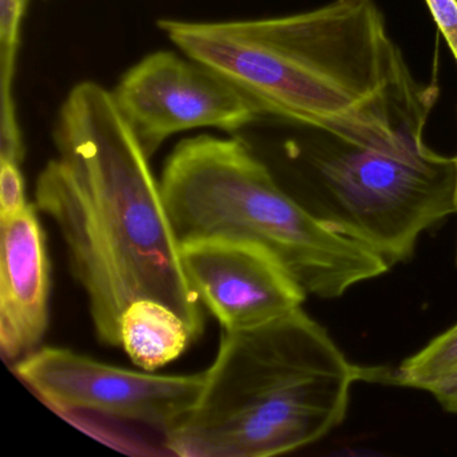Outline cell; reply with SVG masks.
Instances as JSON below:
<instances>
[{"label": "cell", "instance_id": "cell-14", "mask_svg": "<svg viewBox=\"0 0 457 457\" xmlns=\"http://www.w3.org/2000/svg\"><path fill=\"white\" fill-rule=\"evenodd\" d=\"M430 14L457 61V0H425Z\"/></svg>", "mask_w": 457, "mask_h": 457}, {"label": "cell", "instance_id": "cell-16", "mask_svg": "<svg viewBox=\"0 0 457 457\" xmlns=\"http://www.w3.org/2000/svg\"><path fill=\"white\" fill-rule=\"evenodd\" d=\"M456 162H457V156H456ZM456 263H457V253H456Z\"/></svg>", "mask_w": 457, "mask_h": 457}, {"label": "cell", "instance_id": "cell-7", "mask_svg": "<svg viewBox=\"0 0 457 457\" xmlns=\"http://www.w3.org/2000/svg\"><path fill=\"white\" fill-rule=\"evenodd\" d=\"M111 92L148 157L179 133L203 128L237 133L262 117L223 77L170 50L138 61Z\"/></svg>", "mask_w": 457, "mask_h": 457}, {"label": "cell", "instance_id": "cell-12", "mask_svg": "<svg viewBox=\"0 0 457 457\" xmlns=\"http://www.w3.org/2000/svg\"><path fill=\"white\" fill-rule=\"evenodd\" d=\"M457 379V325L436 337L424 349L401 363L392 381L430 390Z\"/></svg>", "mask_w": 457, "mask_h": 457}, {"label": "cell", "instance_id": "cell-15", "mask_svg": "<svg viewBox=\"0 0 457 457\" xmlns=\"http://www.w3.org/2000/svg\"><path fill=\"white\" fill-rule=\"evenodd\" d=\"M445 411L457 414V379L430 390Z\"/></svg>", "mask_w": 457, "mask_h": 457}, {"label": "cell", "instance_id": "cell-4", "mask_svg": "<svg viewBox=\"0 0 457 457\" xmlns=\"http://www.w3.org/2000/svg\"><path fill=\"white\" fill-rule=\"evenodd\" d=\"M162 199L179 240L229 237L267 248L307 295L338 298L389 270L296 203L240 136L186 138L165 162Z\"/></svg>", "mask_w": 457, "mask_h": 457}, {"label": "cell", "instance_id": "cell-6", "mask_svg": "<svg viewBox=\"0 0 457 457\" xmlns=\"http://www.w3.org/2000/svg\"><path fill=\"white\" fill-rule=\"evenodd\" d=\"M14 373L45 405L84 432L103 440L108 425L140 427L152 430L167 451L170 433L191 413L204 384V371H133L49 346L17 361Z\"/></svg>", "mask_w": 457, "mask_h": 457}, {"label": "cell", "instance_id": "cell-2", "mask_svg": "<svg viewBox=\"0 0 457 457\" xmlns=\"http://www.w3.org/2000/svg\"><path fill=\"white\" fill-rule=\"evenodd\" d=\"M57 157L37 179L36 205L54 220L69 267L89 301L96 334L121 347L122 314L154 299L200 338L204 317L154 179L148 154L111 90L82 81L69 92L54 128Z\"/></svg>", "mask_w": 457, "mask_h": 457}, {"label": "cell", "instance_id": "cell-8", "mask_svg": "<svg viewBox=\"0 0 457 457\" xmlns=\"http://www.w3.org/2000/svg\"><path fill=\"white\" fill-rule=\"evenodd\" d=\"M180 251L192 287L223 331L266 325L306 299L282 262L255 243L199 237L181 242Z\"/></svg>", "mask_w": 457, "mask_h": 457}, {"label": "cell", "instance_id": "cell-10", "mask_svg": "<svg viewBox=\"0 0 457 457\" xmlns=\"http://www.w3.org/2000/svg\"><path fill=\"white\" fill-rule=\"evenodd\" d=\"M120 334L128 357L145 371L172 362L194 341L180 315L154 299H140L125 309Z\"/></svg>", "mask_w": 457, "mask_h": 457}, {"label": "cell", "instance_id": "cell-5", "mask_svg": "<svg viewBox=\"0 0 457 457\" xmlns=\"http://www.w3.org/2000/svg\"><path fill=\"white\" fill-rule=\"evenodd\" d=\"M345 146L309 154L302 164L309 173L279 186L387 266L408 261L422 232L457 213L456 157L430 148L397 157Z\"/></svg>", "mask_w": 457, "mask_h": 457}, {"label": "cell", "instance_id": "cell-13", "mask_svg": "<svg viewBox=\"0 0 457 457\" xmlns=\"http://www.w3.org/2000/svg\"><path fill=\"white\" fill-rule=\"evenodd\" d=\"M28 205L21 164L0 162V219L12 218Z\"/></svg>", "mask_w": 457, "mask_h": 457}, {"label": "cell", "instance_id": "cell-1", "mask_svg": "<svg viewBox=\"0 0 457 457\" xmlns=\"http://www.w3.org/2000/svg\"><path fill=\"white\" fill-rule=\"evenodd\" d=\"M157 28L223 77L262 116L312 128L342 145L413 156L435 87L417 84L374 0H333L262 20L162 18Z\"/></svg>", "mask_w": 457, "mask_h": 457}, {"label": "cell", "instance_id": "cell-9", "mask_svg": "<svg viewBox=\"0 0 457 457\" xmlns=\"http://www.w3.org/2000/svg\"><path fill=\"white\" fill-rule=\"evenodd\" d=\"M0 221V350L14 362L36 352L46 333L50 263L33 204Z\"/></svg>", "mask_w": 457, "mask_h": 457}, {"label": "cell", "instance_id": "cell-3", "mask_svg": "<svg viewBox=\"0 0 457 457\" xmlns=\"http://www.w3.org/2000/svg\"><path fill=\"white\" fill-rule=\"evenodd\" d=\"M360 379L390 378L350 362L302 307L258 328L223 331L199 400L170 433L168 451L181 457L296 451L344 421Z\"/></svg>", "mask_w": 457, "mask_h": 457}, {"label": "cell", "instance_id": "cell-11", "mask_svg": "<svg viewBox=\"0 0 457 457\" xmlns=\"http://www.w3.org/2000/svg\"><path fill=\"white\" fill-rule=\"evenodd\" d=\"M29 4L30 0H0V160L21 165L26 149L18 120L14 82Z\"/></svg>", "mask_w": 457, "mask_h": 457}]
</instances>
